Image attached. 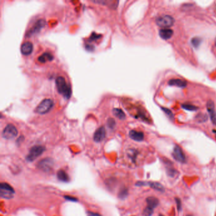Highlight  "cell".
<instances>
[{
	"label": "cell",
	"instance_id": "obj_12",
	"mask_svg": "<svg viewBox=\"0 0 216 216\" xmlns=\"http://www.w3.org/2000/svg\"><path fill=\"white\" fill-rule=\"evenodd\" d=\"M169 84L172 86H176V87L183 88L186 87L187 82L180 79H172L169 80Z\"/></svg>",
	"mask_w": 216,
	"mask_h": 216
},
{
	"label": "cell",
	"instance_id": "obj_21",
	"mask_svg": "<svg viewBox=\"0 0 216 216\" xmlns=\"http://www.w3.org/2000/svg\"><path fill=\"white\" fill-rule=\"evenodd\" d=\"M0 189H1L2 190L8 192L12 193H15V191H14L12 187L9 184L6 183H1V184H0Z\"/></svg>",
	"mask_w": 216,
	"mask_h": 216
},
{
	"label": "cell",
	"instance_id": "obj_11",
	"mask_svg": "<svg viewBox=\"0 0 216 216\" xmlns=\"http://www.w3.org/2000/svg\"><path fill=\"white\" fill-rule=\"evenodd\" d=\"M207 107L212 122L216 124V112L215 110V105L212 101H209L207 104Z\"/></svg>",
	"mask_w": 216,
	"mask_h": 216
},
{
	"label": "cell",
	"instance_id": "obj_22",
	"mask_svg": "<svg viewBox=\"0 0 216 216\" xmlns=\"http://www.w3.org/2000/svg\"><path fill=\"white\" fill-rule=\"evenodd\" d=\"M127 195H128L127 189L123 188L120 190V192L119 193V197L121 199H125L127 196Z\"/></svg>",
	"mask_w": 216,
	"mask_h": 216
},
{
	"label": "cell",
	"instance_id": "obj_37",
	"mask_svg": "<svg viewBox=\"0 0 216 216\" xmlns=\"http://www.w3.org/2000/svg\"><path fill=\"white\" fill-rule=\"evenodd\" d=\"M188 216H192V215H188Z\"/></svg>",
	"mask_w": 216,
	"mask_h": 216
},
{
	"label": "cell",
	"instance_id": "obj_28",
	"mask_svg": "<svg viewBox=\"0 0 216 216\" xmlns=\"http://www.w3.org/2000/svg\"><path fill=\"white\" fill-rule=\"evenodd\" d=\"M107 124L110 128H113L114 126H116V121H115L113 119H109L108 120Z\"/></svg>",
	"mask_w": 216,
	"mask_h": 216
},
{
	"label": "cell",
	"instance_id": "obj_32",
	"mask_svg": "<svg viewBox=\"0 0 216 216\" xmlns=\"http://www.w3.org/2000/svg\"><path fill=\"white\" fill-rule=\"evenodd\" d=\"M163 110L164 111V112L168 115V116H169V117H173V114L171 112V111L167 108H162Z\"/></svg>",
	"mask_w": 216,
	"mask_h": 216
},
{
	"label": "cell",
	"instance_id": "obj_10",
	"mask_svg": "<svg viewBox=\"0 0 216 216\" xmlns=\"http://www.w3.org/2000/svg\"><path fill=\"white\" fill-rule=\"evenodd\" d=\"M33 51V45L30 41L24 42L20 47V51L22 55L27 56L32 53Z\"/></svg>",
	"mask_w": 216,
	"mask_h": 216
},
{
	"label": "cell",
	"instance_id": "obj_4",
	"mask_svg": "<svg viewBox=\"0 0 216 216\" xmlns=\"http://www.w3.org/2000/svg\"><path fill=\"white\" fill-rule=\"evenodd\" d=\"M174 23V19L173 17L168 15L160 16L156 19V24L158 25V26L164 29H168L169 27H172Z\"/></svg>",
	"mask_w": 216,
	"mask_h": 216
},
{
	"label": "cell",
	"instance_id": "obj_3",
	"mask_svg": "<svg viewBox=\"0 0 216 216\" xmlns=\"http://www.w3.org/2000/svg\"><path fill=\"white\" fill-rule=\"evenodd\" d=\"M45 151V147L41 145H36L33 147L30 150L29 153L26 156V160L28 162H33L37 158H38L41 155H42Z\"/></svg>",
	"mask_w": 216,
	"mask_h": 216
},
{
	"label": "cell",
	"instance_id": "obj_20",
	"mask_svg": "<svg viewBox=\"0 0 216 216\" xmlns=\"http://www.w3.org/2000/svg\"><path fill=\"white\" fill-rule=\"evenodd\" d=\"M166 172L168 176L170 178H175L178 174V171L170 165L166 168Z\"/></svg>",
	"mask_w": 216,
	"mask_h": 216
},
{
	"label": "cell",
	"instance_id": "obj_29",
	"mask_svg": "<svg viewBox=\"0 0 216 216\" xmlns=\"http://www.w3.org/2000/svg\"><path fill=\"white\" fill-rule=\"evenodd\" d=\"M197 119H198L199 121L200 122H202V121H205L207 120V116L206 115H204V114H199L198 116H196Z\"/></svg>",
	"mask_w": 216,
	"mask_h": 216
},
{
	"label": "cell",
	"instance_id": "obj_27",
	"mask_svg": "<svg viewBox=\"0 0 216 216\" xmlns=\"http://www.w3.org/2000/svg\"><path fill=\"white\" fill-rule=\"evenodd\" d=\"M175 201H176V204L177 205V209L178 210V211H181L182 209V204H181V200L180 198H175Z\"/></svg>",
	"mask_w": 216,
	"mask_h": 216
},
{
	"label": "cell",
	"instance_id": "obj_36",
	"mask_svg": "<svg viewBox=\"0 0 216 216\" xmlns=\"http://www.w3.org/2000/svg\"><path fill=\"white\" fill-rule=\"evenodd\" d=\"M215 46H216V39H215Z\"/></svg>",
	"mask_w": 216,
	"mask_h": 216
},
{
	"label": "cell",
	"instance_id": "obj_26",
	"mask_svg": "<svg viewBox=\"0 0 216 216\" xmlns=\"http://www.w3.org/2000/svg\"><path fill=\"white\" fill-rule=\"evenodd\" d=\"M201 43V39L199 37H194L192 39V44L195 48H198Z\"/></svg>",
	"mask_w": 216,
	"mask_h": 216
},
{
	"label": "cell",
	"instance_id": "obj_16",
	"mask_svg": "<svg viewBox=\"0 0 216 216\" xmlns=\"http://www.w3.org/2000/svg\"><path fill=\"white\" fill-rule=\"evenodd\" d=\"M147 203L148 205V207L152 208V209H155L156 208L158 204H159V200L158 198L154 196H149L146 199Z\"/></svg>",
	"mask_w": 216,
	"mask_h": 216
},
{
	"label": "cell",
	"instance_id": "obj_14",
	"mask_svg": "<svg viewBox=\"0 0 216 216\" xmlns=\"http://www.w3.org/2000/svg\"><path fill=\"white\" fill-rule=\"evenodd\" d=\"M53 59H54V56H53V55L51 53H48V52H46V53H44L39 56L38 61L41 63L44 64L48 61H49V62L52 61L53 60Z\"/></svg>",
	"mask_w": 216,
	"mask_h": 216
},
{
	"label": "cell",
	"instance_id": "obj_34",
	"mask_svg": "<svg viewBox=\"0 0 216 216\" xmlns=\"http://www.w3.org/2000/svg\"><path fill=\"white\" fill-rule=\"evenodd\" d=\"M88 216H102L98 213H95L93 212H88Z\"/></svg>",
	"mask_w": 216,
	"mask_h": 216
},
{
	"label": "cell",
	"instance_id": "obj_17",
	"mask_svg": "<svg viewBox=\"0 0 216 216\" xmlns=\"http://www.w3.org/2000/svg\"><path fill=\"white\" fill-rule=\"evenodd\" d=\"M148 186H150L151 188L160 192H165V188L164 186L161 184L160 183L158 182H148Z\"/></svg>",
	"mask_w": 216,
	"mask_h": 216
},
{
	"label": "cell",
	"instance_id": "obj_30",
	"mask_svg": "<svg viewBox=\"0 0 216 216\" xmlns=\"http://www.w3.org/2000/svg\"><path fill=\"white\" fill-rule=\"evenodd\" d=\"M64 198L66 200L68 201H77V198L74 197V196H68V195H65L64 196Z\"/></svg>",
	"mask_w": 216,
	"mask_h": 216
},
{
	"label": "cell",
	"instance_id": "obj_25",
	"mask_svg": "<svg viewBox=\"0 0 216 216\" xmlns=\"http://www.w3.org/2000/svg\"><path fill=\"white\" fill-rule=\"evenodd\" d=\"M153 214V209L149 207H147L143 210V215L145 216H152Z\"/></svg>",
	"mask_w": 216,
	"mask_h": 216
},
{
	"label": "cell",
	"instance_id": "obj_6",
	"mask_svg": "<svg viewBox=\"0 0 216 216\" xmlns=\"http://www.w3.org/2000/svg\"><path fill=\"white\" fill-rule=\"evenodd\" d=\"M46 25V21L44 19H39L38 20L35 24L26 33V37H31L36 34L42 29Z\"/></svg>",
	"mask_w": 216,
	"mask_h": 216
},
{
	"label": "cell",
	"instance_id": "obj_9",
	"mask_svg": "<svg viewBox=\"0 0 216 216\" xmlns=\"http://www.w3.org/2000/svg\"><path fill=\"white\" fill-rule=\"evenodd\" d=\"M106 135V131L104 127H100L95 131L93 136L94 141L96 143H99L104 139Z\"/></svg>",
	"mask_w": 216,
	"mask_h": 216
},
{
	"label": "cell",
	"instance_id": "obj_8",
	"mask_svg": "<svg viewBox=\"0 0 216 216\" xmlns=\"http://www.w3.org/2000/svg\"><path fill=\"white\" fill-rule=\"evenodd\" d=\"M172 156H173L174 159L180 162V163H185L186 162V156L184 154L181 148L178 145H176L173 149V152H172Z\"/></svg>",
	"mask_w": 216,
	"mask_h": 216
},
{
	"label": "cell",
	"instance_id": "obj_18",
	"mask_svg": "<svg viewBox=\"0 0 216 216\" xmlns=\"http://www.w3.org/2000/svg\"><path fill=\"white\" fill-rule=\"evenodd\" d=\"M57 178H58L59 180H60V181L65 182V183L68 182L70 181V178L67 172H65L64 170H61V169L57 172Z\"/></svg>",
	"mask_w": 216,
	"mask_h": 216
},
{
	"label": "cell",
	"instance_id": "obj_23",
	"mask_svg": "<svg viewBox=\"0 0 216 216\" xmlns=\"http://www.w3.org/2000/svg\"><path fill=\"white\" fill-rule=\"evenodd\" d=\"M13 194L12 193L8 192H6L4 190H1V193H0V195H1V196L2 198H7V199H10L11 198L13 197Z\"/></svg>",
	"mask_w": 216,
	"mask_h": 216
},
{
	"label": "cell",
	"instance_id": "obj_5",
	"mask_svg": "<svg viewBox=\"0 0 216 216\" xmlns=\"http://www.w3.org/2000/svg\"><path fill=\"white\" fill-rule=\"evenodd\" d=\"M18 134V131L15 126L13 124H8L3 129L2 136L7 139H11L15 138Z\"/></svg>",
	"mask_w": 216,
	"mask_h": 216
},
{
	"label": "cell",
	"instance_id": "obj_24",
	"mask_svg": "<svg viewBox=\"0 0 216 216\" xmlns=\"http://www.w3.org/2000/svg\"><path fill=\"white\" fill-rule=\"evenodd\" d=\"M182 107L184 109L186 110H189V111H195L198 109V108L196 106H194L190 104H183L182 105Z\"/></svg>",
	"mask_w": 216,
	"mask_h": 216
},
{
	"label": "cell",
	"instance_id": "obj_13",
	"mask_svg": "<svg viewBox=\"0 0 216 216\" xmlns=\"http://www.w3.org/2000/svg\"><path fill=\"white\" fill-rule=\"evenodd\" d=\"M129 137L133 140L136 141H142L144 139V134L143 132L137 131L135 130H131L129 132Z\"/></svg>",
	"mask_w": 216,
	"mask_h": 216
},
{
	"label": "cell",
	"instance_id": "obj_31",
	"mask_svg": "<svg viewBox=\"0 0 216 216\" xmlns=\"http://www.w3.org/2000/svg\"><path fill=\"white\" fill-rule=\"evenodd\" d=\"M136 186H148V182L145 181H138L136 183Z\"/></svg>",
	"mask_w": 216,
	"mask_h": 216
},
{
	"label": "cell",
	"instance_id": "obj_2",
	"mask_svg": "<svg viewBox=\"0 0 216 216\" xmlns=\"http://www.w3.org/2000/svg\"><path fill=\"white\" fill-rule=\"evenodd\" d=\"M53 101L50 98L43 99L35 109V112L38 114L43 115L48 113L53 107Z\"/></svg>",
	"mask_w": 216,
	"mask_h": 216
},
{
	"label": "cell",
	"instance_id": "obj_7",
	"mask_svg": "<svg viewBox=\"0 0 216 216\" xmlns=\"http://www.w3.org/2000/svg\"><path fill=\"white\" fill-rule=\"evenodd\" d=\"M54 165V162L51 158H46L39 161L37 164L38 168L44 172L50 171Z\"/></svg>",
	"mask_w": 216,
	"mask_h": 216
},
{
	"label": "cell",
	"instance_id": "obj_33",
	"mask_svg": "<svg viewBox=\"0 0 216 216\" xmlns=\"http://www.w3.org/2000/svg\"><path fill=\"white\" fill-rule=\"evenodd\" d=\"M101 36H102V35H100V34H95V33H93V34L91 36V37L90 39L91 40H96L97 39H99Z\"/></svg>",
	"mask_w": 216,
	"mask_h": 216
},
{
	"label": "cell",
	"instance_id": "obj_15",
	"mask_svg": "<svg viewBox=\"0 0 216 216\" xmlns=\"http://www.w3.org/2000/svg\"><path fill=\"white\" fill-rule=\"evenodd\" d=\"M173 35V31L170 29H162L159 31L160 37L165 40L170 39Z\"/></svg>",
	"mask_w": 216,
	"mask_h": 216
},
{
	"label": "cell",
	"instance_id": "obj_35",
	"mask_svg": "<svg viewBox=\"0 0 216 216\" xmlns=\"http://www.w3.org/2000/svg\"><path fill=\"white\" fill-rule=\"evenodd\" d=\"M158 216H164L163 215H162V214H161V215H158Z\"/></svg>",
	"mask_w": 216,
	"mask_h": 216
},
{
	"label": "cell",
	"instance_id": "obj_1",
	"mask_svg": "<svg viewBox=\"0 0 216 216\" xmlns=\"http://www.w3.org/2000/svg\"><path fill=\"white\" fill-rule=\"evenodd\" d=\"M56 86L58 92L62 95L65 98H69L72 94L71 88L67 84L64 77L60 76L56 79Z\"/></svg>",
	"mask_w": 216,
	"mask_h": 216
},
{
	"label": "cell",
	"instance_id": "obj_19",
	"mask_svg": "<svg viewBox=\"0 0 216 216\" xmlns=\"http://www.w3.org/2000/svg\"><path fill=\"white\" fill-rule=\"evenodd\" d=\"M113 114L121 120H124L126 118V115L124 112L120 108H113Z\"/></svg>",
	"mask_w": 216,
	"mask_h": 216
}]
</instances>
